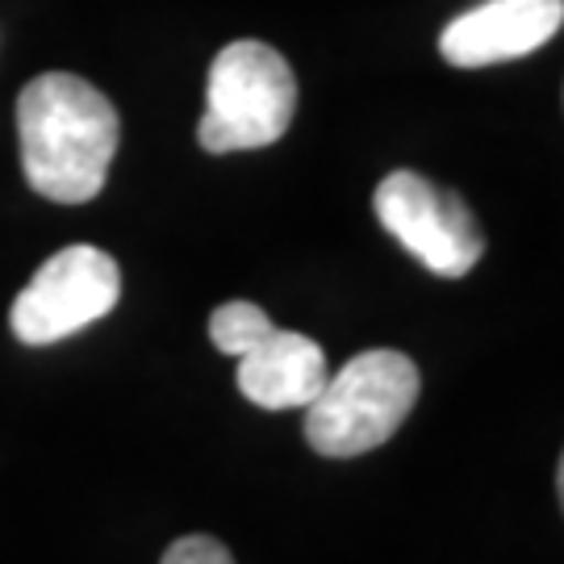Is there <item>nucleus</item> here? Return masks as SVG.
<instances>
[{
    "mask_svg": "<svg viewBox=\"0 0 564 564\" xmlns=\"http://www.w3.org/2000/svg\"><path fill=\"white\" fill-rule=\"evenodd\" d=\"M160 564H235V556L214 535H184L163 552Z\"/></svg>",
    "mask_w": 564,
    "mask_h": 564,
    "instance_id": "obj_9",
    "label": "nucleus"
},
{
    "mask_svg": "<svg viewBox=\"0 0 564 564\" xmlns=\"http://www.w3.org/2000/svg\"><path fill=\"white\" fill-rule=\"evenodd\" d=\"M272 326L276 323H272L256 302H226V305H218L214 318H209V339H214V347H218L223 356H235V360H239L242 351L256 339H263Z\"/></svg>",
    "mask_w": 564,
    "mask_h": 564,
    "instance_id": "obj_8",
    "label": "nucleus"
},
{
    "mask_svg": "<svg viewBox=\"0 0 564 564\" xmlns=\"http://www.w3.org/2000/svg\"><path fill=\"white\" fill-rule=\"evenodd\" d=\"M377 223L402 242L426 272L460 281L485 256V235L460 193L431 184L419 172H389L372 193Z\"/></svg>",
    "mask_w": 564,
    "mask_h": 564,
    "instance_id": "obj_4",
    "label": "nucleus"
},
{
    "mask_svg": "<svg viewBox=\"0 0 564 564\" xmlns=\"http://www.w3.org/2000/svg\"><path fill=\"white\" fill-rule=\"evenodd\" d=\"M25 184L59 205L93 202L109 181L121 121L101 88L72 72H42L18 97Z\"/></svg>",
    "mask_w": 564,
    "mask_h": 564,
    "instance_id": "obj_1",
    "label": "nucleus"
},
{
    "mask_svg": "<svg viewBox=\"0 0 564 564\" xmlns=\"http://www.w3.org/2000/svg\"><path fill=\"white\" fill-rule=\"evenodd\" d=\"M297 113V80L276 46L256 39L230 42L209 67L197 142L209 155L260 151L284 139Z\"/></svg>",
    "mask_w": 564,
    "mask_h": 564,
    "instance_id": "obj_3",
    "label": "nucleus"
},
{
    "mask_svg": "<svg viewBox=\"0 0 564 564\" xmlns=\"http://www.w3.org/2000/svg\"><path fill=\"white\" fill-rule=\"evenodd\" d=\"M556 494H561V510H564V456H561V468H556Z\"/></svg>",
    "mask_w": 564,
    "mask_h": 564,
    "instance_id": "obj_10",
    "label": "nucleus"
},
{
    "mask_svg": "<svg viewBox=\"0 0 564 564\" xmlns=\"http://www.w3.org/2000/svg\"><path fill=\"white\" fill-rule=\"evenodd\" d=\"M561 25L564 0H485L456 21H447L440 34V55L452 67L523 59L556 39Z\"/></svg>",
    "mask_w": 564,
    "mask_h": 564,
    "instance_id": "obj_6",
    "label": "nucleus"
},
{
    "mask_svg": "<svg viewBox=\"0 0 564 564\" xmlns=\"http://www.w3.org/2000/svg\"><path fill=\"white\" fill-rule=\"evenodd\" d=\"M419 384V364L402 351H360L339 372H330L323 393L305 405V440L330 460L377 452L410 419Z\"/></svg>",
    "mask_w": 564,
    "mask_h": 564,
    "instance_id": "obj_2",
    "label": "nucleus"
},
{
    "mask_svg": "<svg viewBox=\"0 0 564 564\" xmlns=\"http://www.w3.org/2000/svg\"><path fill=\"white\" fill-rule=\"evenodd\" d=\"M326 377V351L302 330L272 326L239 356V393L260 410H305Z\"/></svg>",
    "mask_w": 564,
    "mask_h": 564,
    "instance_id": "obj_7",
    "label": "nucleus"
},
{
    "mask_svg": "<svg viewBox=\"0 0 564 564\" xmlns=\"http://www.w3.org/2000/svg\"><path fill=\"white\" fill-rule=\"evenodd\" d=\"M121 297V268L101 247H63L30 276L9 310V326L21 343L46 347L84 326L101 323Z\"/></svg>",
    "mask_w": 564,
    "mask_h": 564,
    "instance_id": "obj_5",
    "label": "nucleus"
}]
</instances>
